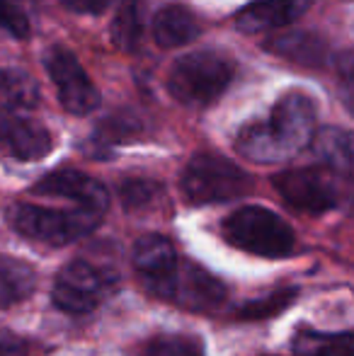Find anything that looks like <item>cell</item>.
Returning <instances> with one entry per match:
<instances>
[{
  "mask_svg": "<svg viewBox=\"0 0 354 356\" xmlns=\"http://www.w3.org/2000/svg\"><path fill=\"white\" fill-rule=\"evenodd\" d=\"M316 134V107L303 92H289L265 119L241 129L236 148L250 163H282L311 145Z\"/></svg>",
  "mask_w": 354,
  "mask_h": 356,
  "instance_id": "1",
  "label": "cell"
},
{
  "mask_svg": "<svg viewBox=\"0 0 354 356\" xmlns=\"http://www.w3.org/2000/svg\"><path fill=\"white\" fill-rule=\"evenodd\" d=\"M233 61L216 51H194L177 58L168 75V92L187 107L216 102L233 80Z\"/></svg>",
  "mask_w": 354,
  "mask_h": 356,
  "instance_id": "2",
  "label": "cell"
},
{
  "mask_svg": "<svg viewBox=\"0 0 354 356\" xmlns=\"http://www.w3.org/2000/svg\"><path fill=\"white\" fill-rule=\"evenodd\" d=\"M233 248L257 257H287L293 250V230L284 218L265 207H243L221 225Z\"/></svg>",
  "mask_w": 354,
  "mask_h": 356,
  "instance_id": "3",
  "label": "cell"
},
{
  "mask_svg": "<svg viewBox=\"0 0 354 356\" xmlns=\"http://www.w3.org/2000/svg\"><path fill=\"white\" fill-rule=\"evenodd\" d=\"M102 213L90 209L71 207V209H54L42 204H15L10 209V223L15 230L39 243L47 245H66L73 240L88 235L97 228Z\"/></svg>",
  "mask_w": 354,
  "mask_h": 356,
  "instance_id": "4",
  "label": "cell"
},
{
  "mask_svg": "<svg viewBox=\"0 0 354 356\" xmlns=\"http://www.w3.org/2000/svg\"><path fill=\"white\" fill-rule=\"evenodd\" d=\"M252 179L236 163L214 153H199L182 172V194L192 204H221L250 192Z\"/></svg>",
  "mask_w": 354,
  "mask_h": 356,
  "instance_id": "5",
  "label": "cell"
},
{
  "mask_svg": "<svg viewBox=\"0 0 354 356\" xmlns=\"http://www.w3.org/2000/svg\"><path fill=\"white\" fill-rule=\"evenodd\" d=\"M117 274L86 259L66 264L54 282V303L63 313L83 315L102 305L117 289Z\"/></svg>",
  "mask_w": 354,
  "mask_h": 356,
  "instance_id": "6",
  "label": "cell"
},
{
  "mask_svg": "<svg viewBox=\"0 0 354 356\" xmlns=\"http://www.w3.org/2000/svg\"><path fill=\"white\" fill-rule=\"evenodd\" d=\"M274 187L289 207L306 213H325L337 207V187L323 168L284 170L274 177Z\"/></svg>",
  "mask_w": 354,
  "mask_h": 356,
  "instance_id": "7",
  "label": "cell"
},
{
  "mask_svg": "<svg viewBox=\"0 0 354 356\" xmlns=\"http://www.w3.org/2000/svg\"><path fill=\"white\" fill-rule=\"evenodd\" d=\"M44 66H47L49 78L56 85L63 109H68L71 114H90L99 104L97 88L83 71L81 61L68 49L51 47L44 56Z\"/></svg>",
  "mask_w": 354,
  "mask_h": 356,
  "instance_id": "8",
  "label": "cell"
},
{
  "mask_svg": "<svg viewBox=\"0 0 354 356\" xmlns=\"http://www.w3.org/2000/svg\"><path fill=\"white\" fill-rule=\"evenodd\" d=\"M156 296L187 310H214L226 300V286L197 264L177 262L172 277Z\"/></svg>",
  "mask_w": 354,
  "mask_h": 356,
  "instance_id": "9",
  "label": "cell"
},
{
  "mask_svg": "<svg viewBox=\"0 0 354 356\" xmlns=\"http://www.w3.org/2000/svg\"><path fill=\"white\" fill-rule=\"evenodd\" d=\"M32 194L47 199H61V202L76 204V207L90 209V211L104 213L107 211V189L92 179L90 175H83L78 170H58L51 172L32 187Z\"/></svg>",
  "mask_w": 354,
  "mask_h": 356,
  "instance_id": "10",
  "label": "cell"
},
{
  "mask_svg": "<svg viewBox=\"0 0 354 356\" xmlns=\"http://www.w3.org/2000/svg\"><path fill=\"white\" fill-rule=\"evenodd\" d=\"M54 148L51 134L32 119L17 117L13 112H0V153L13 160L32 163L42 160Z\"/></svg>",
  "mask_w": 354,
  "mask_h": 356,
  "instance_id": "11",
  "label": "cell"
},
{
  "mask_svg": "<svg viewBox=\"0 0 354 356\" xmlns=\"http://www.w3.org/2000/svg\"><path fill=\"white\" fill-rule=\"evenodd\" d=\"M313 0H252L236 15V27L246 34L272 32L298 19Z\"/></svg>",
  "mask_w": 354,
  "mask_h": 356,
  "instance_id": "12",
  "label": "cell"
},
{
  "mask_svg": "<svg viewBox=\"0 0 354 356\" xmlns=\"http://www.w3.org/2000/svg\"><path fill=\"white\" fill-rule=\"evenodd\" d=\"M177 262L179 259L175 254V248L163 235H143L134 248V264L143 277V284L153 293H158L163 284L172 277Z\"/></svg>",
  "mask_w": 354,
  "mask_h": 356,
  "instance_id": "13",
  "label": "cell"
},
{
  "mask_svg": "<svg viewBox=\"0 0 354 356\" xmlns=\"http://www.w3.org/2000/svg\"><path fill=\"white\" fill-rule=\"evenodd\" d=\"M199 32H202V27H199L197 15L187 5H166L163 10H158L156 19H153V37L166 49H175L194 42Z\"/></svg>",
  "mask_w": 354,
  "mask_h": 356,
  "instance_id": "14",
  "label": "cell"
},
{
  "mask_svg": "<svg viewBox=\"0 0 354 356\" xmlns=\"http://www.w3.org/2000/svg\"><path fill=\"white\" fill-rule=\"evenodd\" d=\"M311 145L330 172L354 177V131L325 127L313 134Z\"/></svg>",
  "mask_w": 354,
  "mask_h": 356,
  "instance_id": "15",
  "label": "cell"
},
{
  "mask_svg": "<svg viewBox=\"0 0 354 356\" xmlns=\"http://www.w3.org/2000/svg\"><path fill=\"white\" fill-rule=\"evenodd\" d=\"M267 51L284 56L289 61L303 63V66H321L325 61V42L313 34L306 32H291V34H282V37H272L265 44Z\"/></svg>",
  "mask_w": 354,
  "mask_h": 356,
  "instance_id": "16",
  "label": "cell"
},
{
  "mask_svg": "<svg viewBox=\"0 0 354 356\" xmlns=\"http://www.w3.org/2000/svg\"><path fill=\"white\" fill-rule=\"evenodd\" d=\"M296 356H354V332L301 330L293 337Z\"/></svg>",
  "mask_w": 354,
  "mask_h": 356,
  "instance_id": "17",
  "label": "cell"
},
{
  "mask_svg": "<svg viewBox=\"0 0 354 356\" xmlns=\"http://www.w3.org/2000/svg\"><path fill=\"white\" fill-rule=\"evenodd\" d=\"M39 102V88L32 75L17 68L0 71V112L32 109Z\"/></svg>",
  "mask_w": 354,
  "mask_h": 356,
  "instance_id": "18",
  "label": "cell"
},
{
  "mask_svg": "<svg viewBox=\"0 0 354 356\" xmlns=\"http://www.w3.org/2000/svg\"><path fill=\"white\" fill-rule=\"evenodd\" d=\"M37 274L27 262L13 257H0V308L27 298L34 291Z\"/></svg>",
  "mask_w": 354,
  "mask_h": 356,
  "instance_id": "19",
  "label": "cell"
},
{
  "mask_svg": "<svg viewBox=\"0 0 354 356\" xmlns=\"http://www.w3.org/2000/svg\"><path fill=\"white\" fill-rule=\"evenodd\" d=\"M141 32H143V22H141V13H138V3L136 0H127L119 10L117 19L112 22V39L119 49L124 51H134L141 42Z\"/></svg>",
  "mask_w": 354,
  "mask_h": 356,
  "instance_id": "20",
  "label": "cell"
},
{
  "mask_svg": "<svg viewBox=\"0 0 354 356\" xmlns=\"http://www.w3.org/2000/svg\"><path fill=\"white\" fill-rule=\"evenodd\" d=\"M141 356H204L202 344L184 334H163L146 344Z\"/></svg>",
  "mask_w": 354,
  "mask_h": 356,
  "instance_id": "21",
  "label": "cell"
},
{
  "mask_svg": "<svg viewBox=\"0 0 354 356\" xmlns=\"http://www.w3.org/2000/svg\"><path fill=\"white\" fill-rule=\"evenodd\" d=\"M293 296H296V289L272 291L269 296H262V298H257V300H250L246 308L238 310V318H243V320H262V318H269V315H277L279 310H284L289 303H291Z\"/></svg>",
  "mask_w": 354,
  "mask_h": 356,
  "instance_id": "22",
  "label": "cell"
},
{
  "mask_svg": "<svg viewBox=\"0 0 354 356\" xmlns=\"http://www.w3.org/2000/svg\"><path fill=\"white\" fill-rule=\"evenodd\" d=\"M0 27L17 39L29 37V19L15 0H0Z\"/></svg>",
  "mask_w": 354,
  "mask_h": 356,
  "instance_id": "23",
  "label": "cell"
},
{
  "mask_svg": "<svg viewBox=\"0 0 354 356\" xmlns=\"http://www.w3.org/2000/svg\"><path fill=\"white\" fill-rule=\"evenodd\" d=\"M337 92L342 104L354 114V51H345L337 58Z\"/></svg>",
  "mask_w": 354,
  "mask_h": 356,
  "instance_id": "24",
  "label": "cell"
},
{
  "mask_svg": "<svg viewBox=\"0 0 354 356\" xmlns=\"http://www.w3.org/2000/svg\"><path fill=\"white\" fill-rule=\"evenodd\" d=\"M158 194V184L148 182V179H129L127 184H122V199L127 202L129 209L146 207L153 202V197Z\"/></svg>",
  "mask_w": 354,
  "mask_h": 356,
  "instance_id": "25",
  "label": "cell"
},
{
  "mask_svg": "<svg viewBox=\"0 0 354 356\" xmlns=\"http://www.w3.org/2000/svg\"><path fill=\"white\" fill-rule=\"evenodd\" d=\"M117 3L119 0H63L66 8H71L73 13H83V15H99Z\"/></svg>",
  "mask_w": 354,
  "mask_h": 356,
  "instance_id": "26",
  "label": "cell"
},
{
  "mask_svg": "<svg viewBox=\"0 0 354 356\" xmlns=\"http://www.w3.org/2000/svg\"><path fill=\"white\" fill-rule=\"evenodd\" d=\"M0 356H29L27 344L15 334L0 330Z\"/></svg>",
  "mask_w": 354,
  "mask_h": 356,
  "instance_id": "27",
  "label": "cell"
}]
</instances>
